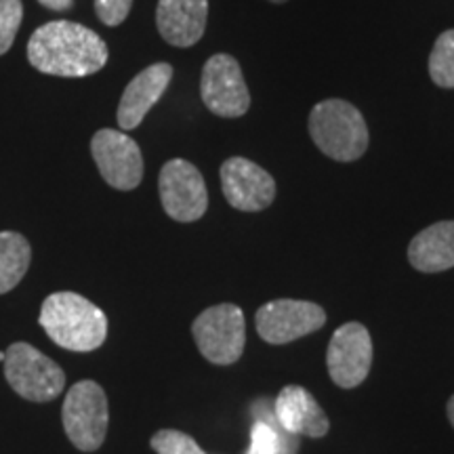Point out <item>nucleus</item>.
<instances>
[{
	"mask_svg": "<svg viewBox=\"0 0 454 454\" xmlns=\"http://www.w3.org/2000/svg\"><path fill=\"white\" fill-rule=\"evenodd\" d=\"M27 59L49 76L84 78L107 64V44L90 27L57 20L32 34Z\"/></svg>",
	"mask_w": 454,
	"mask_h": 454,
	"instance_id": "f257e3e1",
	"label": "nucleus"
},
{
	"mask_svg": "<svg viewBox=\"0 0 454 454\" xmlns=\"http://www.w3.org/2000/svg\"><path fill=\"white\" fill-rule=\"evenodd\" d=\"M41 326L59 348L76 354L99 349L107 337V317L78 293H53L41 308Z\"/></svg>",
	"mask_w": 454,
	"mask_h": 454,
	"instance_id": "f03ea898",
	"label": "nucleus"
},
{
	"mask_svg": "<svg viewBox=\"0 0 454 454\" xmlns=\"http://www.w3.org/2000/svg\"><path fill=\"white\" fill-rule=\"evenodd\" d=\"M309 135L322 154L337 162H354L368 150L364 116L345 99H325L309 114Z\"/></svg>",
	"mask_w": 454,
	"mask_h": 454,
	"instance_id": "7ed1b4c3",
	"label": "nucleus"
},
{
	"mask_svg": "<svg viewBox=\"0 0 454 454\" xmlns=\"http://www.w3.org/2000/svg\"><path fill=\"white\" fill-rule=\"evenodd\" d=\"M3 360L11 389L24 400L44 404L55 400L66 387V372L61 366L30 343H13L4 351Z\"/></svg>",
	"mask_w": 454,
	"mask_h": 454,
	"instance_id": "20e7f679",
	"label": "nucleus"
},
{
	"mask_svg": "<svg viewBox=\"0 0 454 454\" xmlns=\"http://www.w3.org/2000/svg\"><path fill=\"white\" fill-rule=\"evenodd\" d=\"M66 435L78 450L95 452L101 448L107 434V411L106 391L95 381H78L67 389L61 408Z\"/></svg>",
	"mask_w": 454,
	"mask_h": 454,
	"instance_id": "39448f33",
	"label": "nucleus"
},
{
	"mask_svg": "<svg viewBox=\"0 0 454 454\" xmlns=\"http://www.w3.org/2000/svg\"><path fill=\"white\" fill-rule=\"evenodd\" d=\"M192 334L208 362L230 366L240 360L247 343L244 311L234 303H219L204 309L192 325Z\"/></svg>",
	"mask_w": 454,
	"mask_h": 454,
	"instance_id": "423d86ee",
	"label": "nucleus"
},
{
	"mask_svg": "<svg viewBox=\"0 0 454 454\" xmlns=\"http://www.w3.org/2000/svg\"><path fill=\"white\" fill-rule=\"evenodd\" d=\"M158 190L164 213L179 223H194L207 213V184L192 162L175 158L164 164L158 177Z\"/></svg>",
	"mask_w": 454,
	"mask_h": 454,
	"instance_id": "0eeeda50",
	"label": "nucleus"
},
{
	"mask_svg": "<svg viewBox=\"0 0 454 454\" xmlns=\"http://www.w3.org/2000/svg\"><path fill=\"white\" fill-rule=\"evenodd\" d=\"M326 311L317 303L299 299H276L257 309L254 326L259 337L271 345H284L320 331Z\"/></svg>",
	"mask_w": 454,
	"mask_h": 454,
	"instance_id": "6e6552de",
	"label": "nucleus"
},
{
	"mask_svg": "<svg viewBox=\"0 0 454 454\" xmlns=\"http://www.w3.org/2000/svg\"><path fill=\"white\" fill-rule=\"evenodd\" d=\"M200 95L215 116L240 118L251 107V93L244 82L240 64L231 55L217 53L202 67Z\"/></svg>",
	"mask_w": 454,
	"mask_h": 454,
	"instance_id": "1a4fd4ad",
	"label": "nucleus"
},
{
	"mask_svg": "<svg viewBox=\"0 0 454 454\" xmlns=\"http://www.w3.org/2000/svg\"><path fill=\"white\" fill-rule=\"evenodd\" d=\"M90 154L101 177L114 190H135L144 179V156L127 133L114 129L98 130L90 139Z\"/></svg>",
	"mask_w": 454,
	"mask_h": 454,
	"instance_id": "9d476101",
	"label": "nucleus"
},
{
	"mask_svg": "<svg viewBox=\"0 0 454 454\" xmlns=\"http://www.w3.org/2000/svg\"><path fill=\"white\" fill-rule=\"evenodd\" d=\"M326 366L333 383L354 389L364 383L372 366V339L360 322H348L337 328L328 343Z\"/></svg>",
	"mask_w": 454,
	"mask_h": 454,
	"instance_id": "9b49d317",
	"label": "nucleus"
},
{
	"mask_svg": "<svg viewBox=\"0 0 454 454\" xmlns=\"http://www.w3.org/2000/svg\"><path fill=\"white\" fill-rule=\"evenodd\" d=\"M221 187L225 200L242 213H259L276 198V181L248 158H227L221 164Z\"/></svg>",
	"mask_w": 454,
	"mask_h": 454,
	"instance_id": "f8f14e48",
	"label": "nucleus"
},
{
	"mask_svg": "<svg viewBox=\"0 0 454 454\" xmlns=\"http://www.w3.org/2000/svg\"><path fill=\"white\" fill-rule=\"evenodd\" d=\"M278 423L297 438H325L331 429L326 412L301 385H286L274 400Z\"/></svg>",
	"mask_w": 454,
	"mask_h": 454,
	"instance_id": "ddd939ff",
	"label": "nucleus"
},
{
	"mask_svg": "<svg viewBox=\"0 0 454 454\" xmlns=\"http://www.w3.org/2000/svg\"><path fill=\"white\" fill-rule=\"evenodd\" d=\"M208 0H160L156 26L168 44L179 49L194 47L207 30Z\"/></svg>",
	"mask_w": 454,
	"mask_h": 454,
	"instance_id": "4468645a",
	"label": "nucleus"
},
{
	"mask_svg": "<svg viewBox=\"0 0 454 454\" xmlns=\"http://www.w3.org/2000/svg\"><path fill=\"white\" fill-rule=\"evenodd\" d=\"M170 78H173V67L168 64H154L139 72L129 87L124 89L121 106H118V127L122 130L137 129L147 112L158 104L167 90Z\"/></svg>",
	"mask_w": 454,
	"mask_h": 454,
	"instance_id": "2eb2a0df",
	"label": "nucleus"
},
{
	"mask_svg": "<svg viewBox=\"0 0 454 454\" xmlns=\"http://www.w3.org/2000/svg\"><path fill=\"white\" fill-rule=\"evenodd\" d=\"M408 261L423 274H440L454 268V221L425 227L408 244Z\"/></svg>",
	"mask_w": 454,
	"mask_h": 454,
	"instance_id": "dca6fc26",
	"label": "nucleus"
},
{
	"mask_svg": "<svg viewBox=\"0 0 454 454\" xmlns=\"http://www.w3.org/2000/svg\"><path fill=\"white\" fill-rule=\"evenodd\" d=\"M254 423L251 427V446L247 454H297L299 438L288 434L278 423L274 406L265 408L263 400L254 402L253 406Z\"/></svg>",
	"mask_w": 454,
	"mask_h": 454,
	"instance_id": "f3484780",
	"label": "nucleus"
},
{
	"mask_svg": "<svg viewBox=\"0 0 454 454\" xmlns=\"http://www.w3.org/2000/svg\"><path fill=\"white\" fill-rule=\"evenodd\" d=\"M30 242L17 231H0V294L13 291L30 270Z\"/></svg>",
	"mask_w": 454,
	"mask_h": 454,
	"instance_id": "a211bd4d",
	"label": "nucleus"
},
{
	"mask_svg": "<svg viewBox=\"0 0 454 454\" xmlns=\"http://www.w3.org/2000/svg\"><path fill=\"white\" fill-rule=\"evenodd\" d=\"M429 76L442 89H454V30L442 32L429 55Z\"/></svg>",
	"mask_w": 454,
	"mask_h": 454,
	"instance_id": "6ab92c4d",
	"label": "nucleus"
},
{
	"mask_svg": "<svg viewBox=\"0 0 454 454\" xmlns=\"http://www.w3.org/2000/svg\"><path fill=\"white\" fill-rule=\"evenodd\" d=\"M152 450L156 454H207L192 435L177 429H160L152 435Z\"/></svg>",
	"mask_w": 454,
	"mask_h": 454,
	"instance_id": "aec40b11",
	"label": "nucleus"
},
{
	"mask_svg": "<svg viewBox=\"0 0 454 454\" xmlns=\"http://www.w3.org/2000/svg\"><path fill=\"white\" fill-rule=\"evenodd\" d=\"M24 17L21 0H0V55H4L13 47L17 30Z\"/></svg>",
	"mask_w": 454,
	"mask_h": 454,
	"instance_id": "412c9836",
	"label": "nucleus"
},
{
	"mask_svg": "<svg viewBox=\"0 0 454 454\" xmlns=\"http://www.w3.org/2000/svg\"><path fill=\"white\" fill-rule=\"evenodd\" d=\"M133 7V0H95V13L106 26H121Z\"/></svg>",
	"mask_w": 454,
	"mask_h": 454,
	"instance_id": "4be33fe9",
	"label": "nucleus"
},
{
	"mask_svg": "<svg viewBox=\"0 0 454 454\" xmlns=\"http://www.w3.org/2000/svg\"><path fill=\"white\" fill-rule=\"evenodd\" d=\"M38 3L51 11H67L72 9L74 0H38Z\"/></svg>",
	"mask_w": 454,
	"mask_h": 454,
	"instance_id": "5701e85b",
	"label": "nucleus"
},
{
	"mask_svg": "<svg viewBox=\"0 0 454 454\" xmlns=\"http://www.w3.org/2000/svg\"><path fill=\"white\" fill-rule=\"evenodd\" d=\"M446 412H448V419H450V425L454 427V395L448 400L446 404Z\"/></svg>",
	"mask_w": 454,
	"mask_h": 454,
	"instance_id": "b1692460",
	"label": "nucleus"
},
{
	"mask_svg": "<svg viewBox=\"0 0 454 454\" xmlns=\"http://www.w3.org/2000/svg\"><path fill=\"white\" fill-rule=\"evenodd\" d=\"M270 3H274V4H280V3H286V0H270Z\"/></svg>",
	"mask_w": 454,
	"mask_h": 454,
	"instance_id": "393cba45",
	"label": "nucleus"
}]
</instances>
